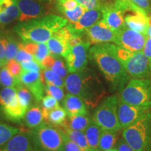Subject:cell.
<instances>
[{
	"instance_id": "1",
	"label": "cell",
	"mask_w": 151,
	"mask_h": 151,
	"mask_svg": "<svg viewBox=\"0 0 151 151\" xmlns=\"http://www.w3.org/2000/svg\"><path fill=\"white\" fill-rule=\"evenodd\" d=\"M89 57L96 62L106 80L115 89H122L129 82L127 73L118 55V46L110 43L94 44Z\"/></svg>"
},
{
	"instance_id": "2",
	"label": "cell",
	"mask_w": 151,
	"mask_h": 151,
	"mask_svg": "<svg viewBox=\"0 0 151 151\" xmlns=\"http://www.w3.org/2000/svg\"><path fill=\"white\" fill-rule=\"evenodd\" d=\"M65 85L69 93L81 98L91 109L97 107L106 94L105 87L97 73L87 67L70 73L65 79Z\"/></svg>"
},
{
	"instance_id": "3",
	"label": "cell",
	"mask_w": 151,
	"mask_h": 151,
	"mask_svg": "<svg viewBox=\"0 0 151 151\" xmlns=\"http://www.w3.org/2000/svg\"><path fill=\"white\" fill-rule=\"evenodd\" d=\"M67 20L55 14H47L41 18L19 22L14 31L24 41L46 43L55 32L66 26Z\"/></svg>"
},
{
	"instance_id": "4",
	"label": "cell",
	"mask_w": 151,
	"mask_h": 151,
	"mask_svg": "<svg viewBox=\"0 0 151 151\" xmlns=\"http://www.w3.org/2000/svg\"><path fill=\"white\" fill-rule=\"evenodd\" d=\"M122 138L134 151H151L150 111L124 129Z\"/></svg>"
},
{
	"instance_id": "5",
	"label": "cell",
	"mask_w": 151,
	"mask_h": 151,
	"mask_svg": "<svg viewBox=\"0 0 151 151\" xmlns=\"http://www.w3.org/2000/svg\"><path fill=\"white\" fill-rule=\"evenodd\" d=\"M32 143L37 151H64V142L60 128L43 122L31 132Z\"/></svg>"
},
{
	"instance_id": "6",
	"label": "cell",
	"mask_w": 151,
	"mask_h": 151,
	"mask_svg": "<svg viewBox=\"0 0 151 151\" xmlns=\"http://www.w3.org/2000/svg\"><path fill=\"white\" fill-rule=\"evenodd\" d=\"M120 99L128 104L151 108V81L132 78L122 89Z\"/></svg>"
},
{
	"instance_id": "7",
	"label": "cell",
	"mask_w": 151,
	"mask_h": 151,
	"mask_svg": "<svg viewBox=\"0 0 151 151\" xmlns=\"http://www.w3.org/2000/svg\"><path fill=\"white\" fill-rule=\"evenodd\" d=\"M118 55L130 77L148 78L151 75V60L142 51L131 52L118 46Z\"/></svg>"
},
{
	"instance_id": "8",
	"label": "cell",
	"mask_w": 151,
	"mask_h": 151,
	"mask_svg": "<svg viewBox=\"0 0 151 151\" xmlns=\"http://www.w3.org/2000/svg\"><path fill=\"white\" fill-rule=\"evenodd\" d=\"M118 101L116 95L110 96L96 109L92 119L101 129L118 132L121 129L118 116Z\"/></svg>"
},
{
	"instance_id": "9",
	"label": "cell",
	"mask_w": 151,
	"mask_h": 151,
	"mask_svg": "<svg viewBox=\"0 0 151 151\" xmlns=\"http://www.w3.org/2000/svg\"><path fill=\"white\" fill-rule=\"evenodd\" d=\"M0 112L6 120L13 122L24 119L25 113L19 104L16 88L4 87L0 91Z\"/></svg>"
},
{
	"instance_id": "10",
	"label": "cell",
	"mask_w": 151,
	"mask_h": 151,
	"mask_svg": "<svg viewBox=\"0 0 151 151\" xmlns=\"http://www.w3.org/2000/svg\"><path fill=\"white\" fill-rule=\"evenodd\" d=\"M148 36L127 27L126 24L115 31L113 43L131 52L142 51Z\"/></svg>"
},
{
	"instance_id": "11",
	"label": "cell",
	"mask_w": 151,
	"mask_h": 151,
	"mask_svg": "<svg viewBox=\"0 0 151 151\" xmlns=\"http://www.w3.org/2000/svg\"><path fill=\"white\" fill-rule=\"evenodd\" d=\"M89 41H83L70 47L65 57L68 71L74 73L83 70L87 67L89 58Z\"/></svg>"
},
{
	"instance_id": "12",
	"label": "cell",
	"mask_w": 151,
	"mask_h": 151,
	"mask_svg": "<svg viewBox=\"0 0 151 151\" xmlns=\"http://www.w3.org/2000/svg\"><path fill=\"white\" fill-rule=\"evenodd\" d=\"M20 15L18 20L23 22L46 16L48 11V1L37 0H15Z\"/></svg>"
},
{
	"instance_id": "13",
	"label": "cell",
	"mask_w": 151,
	"mask_h": 151,
	"mask_svg": "<svg viewBox=\"0 0 151 151\" xmlns=\"http://www.w3.org/2000/svg\"><path fill=\"white\" fill-rule=\"evenodd\" d=\"M150 108L137 106L128 104L119 99L118 105V116L119 123L121 129H125L137 120H139L143 115L150 111Z\"/></svg>"
},
{
	"instance_id": "14",
	"label": "cell",
	"mask_w": 151,
	"mask_h": 151,
	"mask_svg": "<svg viewBox=\"0 0 151 151\" xmlns=\"http://www.w3.org/2000/svg\"><path fill=\"white\" fill-rule=\"evenodd\" d=\"M71 35L67 25L55 32L46 43L50 53L65 58L70 48L69 41Z\"/></svg>"
},
{
	"instance_id": "15",
	"label": "cell",
	"mask_w": 151,
	"mask_h": 151,
	"mask_svg": "<svg viewBox=\"0 0 151 151\" xmlns=\"http://www.w3.org/2000/svg\"><path fill=\"white\" fill-rule=\"evenodd\" d=\"M19 78L22 84L27 88L36 101H41L44 97L45 86L41 78V73L22 69L19 75Z\"/></svg>"
},
{
	"instance_id": "16",
	"label": "cell",
	"mask_w": 151,
	"mask_h": 151,
	"mask_svg": "<svg viewBox=\"0 0 151 151\" xmlns=\"http://www.w3.org/2000/svg\"><path fill=\"white\" fill-rule=\"evenodd\" d=\"M85 33L90 44L113 42L115 39V31L111 29L102 19L88 28Z\"/></svg>"
},
{
	"instance_id": "17",
	"label": "cell",
	"mask_w": 151,
	"mask_h": 151,
	"mask_svg": "<svg viewBox=\"0 0 151 151\" xmlns=\"http://www.w3.org/2000/svg\"><path fill=\"white\" fill-rule=\"evenodd\" d=\"M101 6L99 8L88 9L83 14L80 19L75 23H67V27L71 33L82 35L88 28L101 19Z\"/></svg>"
},
{
	"instance_id": "18",
	"label": "cell",
	"mask_w": 151,
	"mask_h": 151,
	"mask_svg": "<svg viewBox=\"0 0 151 151\" xmlns=\"http://www.w3.org/2000/svg\"><path fill=\"white\" fill-rule=\"evenodd\" d=\"M101 17L105 23L113 31H117L125 24L124 13L114 3L101 6Z\"/></svg>"
},
{
	"instance_id": "19",
	"label": "cell",
	"mask_w": 151,
	"mask_h": 151,
	"mask_svg": "<svg viewBox=\"0 0 151 151\" xmlns=\"http://www.w3.org/2000/svg\"><path fill=\"white\" fill-rule=\"evenodd\" d=\"M32 139L31 134L18 132L2 146L0 151H32Z\"/></svg>"
},
{
	"instance_id": "20",
	"label": "cell",
	"mask_w": 151,
	"mask_h": 151,
	"mask_svg": "<svg viewBox=\"0 0 151 151\" xmlns=\"http://www.w3.org/2000/svg\"><path fill=\"white\" fill-rule=\"evenodd\" d=\"M63 109L69 116L76 115H88V111L87 106L81 98L71 93L65 95L63 99Z\"/></svg>"
},
{
	"instance_id": "21",
	"label": "cell",
	"mask_w": 151,
	"mask_h": 151,
	"mask_svg": "<svg viewBox=\"0 0 151 151\" xmlns=\"http://www.w3.org/2000/svg\"><path fill=\"white\" fill-rule=\"evenodd\" d=\"M124 22L127 27L144 35H147L148 29V16L145 12L137 11L129 14L124 18Z\"/></svg>"
},
{
	"instance_id": "22",
	"label": "cell",
	"mask_w": 151,
	"mask_h": 151,
	"mask_svg": "<svg viewBox=\"0 0 151 151\" xmlns=\"http://www.w3.org/2000/svg\"><path fill=\"white\" fill-rule=\"evenodd\" d=\"M20 12L15 0H0V24H6L18 19Z\"/></svg>"
},
{
	"instance_id": "23",
	"label": "cell",
	"mask_w": 151,
	"mask_h": 151,
	"mask_svg": "<svg viewBox=\"0 0 151 151\" xmlns=\"http://www.w3.org/2000/svg\"><path fill=\"white\" fill-rule=\"evenodd\" d=\"M19 46L24 50L32 55L34 59L41 66L43 60L50 54L46 43L27 42L19 43Z\"/></svg>"
},
{
	"instance_id": "24",
	"label": "cell",
	"mask_w": 151,
	"mask_h": 151,
	"mask_svg": "<svg viewBox=\"0 0 151 151\" xmlns=\"http://www.w3.org/2000/svg\"><path fill=\"white\" fill-rule=\"evenodd\" d=\"M41 67L42 69L46 68V69H51L55 72L58 73L63 78H66L69 72L67 65L60 58V56L53 55L50 53L43 60L41 63Z\"/></svg>"
},
{
	"instance_id": "25",
	"label": "cell",
	"mask_w": 151,
	"mask_h": 151,
	"mask_svg": "<svg viewBox=\"0 0 151 151\" xmlns=\"http://www.w3.org/2000/svg\"><path fill=\"white\" fill-rule=\"evenodd\" d=\"M43 120L42 109L35 104L30 106L24 117V124L32 129L39 127L43 123Z\"/></svg>"
},
{
	"instance_id": "26",
	"label": "cell",
	"mask_w": 151,
	"mask_h": 151,
	"mask_svg": "<svg viewBox=\"0 0 151 151\" xmlns=\"http://www.w3.org/2000/svg\"><path fill=\"white\" fill-rule=\"evenodd\" d=\"M61 126L62 127V129L65 132L68 137L73 141H74L82 149L83 151H96L90 147L84 132L71 129L65 123L61 124Z\"/></svg>"
},
{
	"instance_id": "27",
	"label": "cell",
	"mask_w": 151,
	"mask_h": 151,
	"mask_svg": "<svg viewBox=\"0 0 151 151\" xmlns=\"http://www.w3.org/2000/svg\"><path fill=\"white\" fill-rule=\"evenodd\" d=\"M101 132V129L92 120V119L91 122H90L89 125L87 127L84 131L87 140H88L90 147L96 151H99V142Z\"/></svg>"
},
{
	"instance_id": "28",
	"label": "cell",
	"mask_w": 151,
	"mask_h": 151,
	"mask_svg": "<svg viewBox=\"0 0 151 151\" xmlns=\"http://www.w3.org/2000/svg\"><path fill=\"white\" fill-rule=\"evenodd\" d=\"M117 132H118L101 129L99 142V151H104L114 148L118 141Z\"/></svg>"
},
{
	"instance_id": "29",
	"label": "cell",
	"mask_w": 151,
	"mask_h": 151,
	"mask_svg": "<svg viewBox=\"0 0 151 151\" xmlns=\"http://www.w3.org/2000/svg\"><path fill=\"white\" fill-rule=\"evenodd\" d=\"M92 119H90L88 115H76V116H69L67 122L65 123L71 129L84 132L89 125Z\"/></svg>"
},
{
	"instance_id": "30",
	"label": "cell",
	"mask_w": 151,
	"mask_h": 151,
	"mask_svg": "<svg viewBox=\"0 0 151 151\" xmlns=\"http://www.w3.org/2000/svg\"><path fill=\"white\" fill-rule=\"evenodd\" d=\"M17 95L20 106L24 113H26L27 109L31 106L32 94L27 88H26L23 84H20V86L16 87Z\"/></svg>"
},
{
	"instance_id": "31",
	"label": "cell",
	"mask_w": 151,
	"mask_h": 151,
	"mask_svg": "<svg viewBox=\"0 0 151 151\" xmlns=\"http://www.w3.org/2000/svg\"><path fill=\"white\" fill-rule=\"evenodd\" d=\"M67 116L65 109L58 106L49 111L44 120L54 125H61L65 122Z\"/></svg>"
},
{
	"instance_id": "32",
	"label": "cell",
	"mask_w": 151,
	"mask_h": 151,
	"mask_svg": "<svg viewBox=\"0 0 151 151\" xmlns=\"http://www.w3.org/2000/svg\"><path fill=\"white\" fill-rule=\"evenodd\" d=\"M0 81H1V86L4 87L16 88L22 84L19 76H15L11 74L6 66L0 69Z\"/></svg>"
},
{
	"instance_id": "33",
	"label": "cell",
	"mask_w": 151,
	"mask_h": 151,
	"mask_svg": "<svg viewBox=\"0 0 151 151\" xmlns=\"http://www.w3.org/2000/svg\"><path fill=\"white\" fill-rule=\"evenodd\" d=\"M41 72V78L43 79V81H45L46 83H50L61 88H64L65 86L64 78L54 71L44 68L42 69Z\"/></svg>"
},
{
	"instance_id": "34",
	"label": "cell",
	"mask_w": 151,
	"mask_h": 151,
	"mask_svg": "<svg viewBox=\"0 0 151 151\" xmlns=\"http://www.w3.org/2000/svg\"><path fill=\"white\" fill-rule=\"evenodd\" d=\"M6 35V59L7 62L15 59L19 49V43L12 35L5 33Z\"/></svg>"
},
{
	"instance_id": "35",
	"label": "cell",
	"mask_w": 151,
	"mask_h": 151,
	"mask_svg": "<svg viewBox=\"0 0 151 151\" xmlns=\"http://www.w3.org/2000/svg\"><path fill=\"white\" fill-rule=\"evenodd\" d=\"M18 132H20L19 128L0 122V146Z\"/></svg>"
},
{
	"instance_id": "36",
	"label": "cell",
	"mask_w": 151,
	"mask_h": 151,
	"mask_svg": "<svg viewBox=\"0 0 151 151\" xmlns=\"http://www.w3.org/2000/svg\"><path fill=\"white\" fill-rule=\"evenodd\" d=\"M86 9L83 6L78 4L75 9L69 11H62L60 12L67 19L68 23H75L80 19Z\"/></svg>"
},
{
	"instance_id": "37",
	"label": "cell",
	"mask_w": 151,
	"mask_h": 151,
	"mask_svg": "<svg viewBox=\"0 0 151 151\" xmlns=\"http://www.w3.org/2000/svg\"><path fill=\"white\" fill-rule=\"evenodd\" d=\"M41 106L43 118L45 119L49 111L60 106L59 101L52 96L46 94L41 99Z\"/></svg>"
},
{
	"instance_id": "38",
	"label": "cell",
	"mask_w": 151,
	"mask_h": 151,
	"mask_svg": "<svg viewBox=\"0 0 151 151\" xmlns=\"http://www.w3.org/2000/svg\"><path fill=\"white\" fill-rule=\"evenodd\" d=\"M45 92L48 95H50L55 98L59 102L63 101L64 98L65 97V92H64L62 88L50 83H46Z\"/></svg>"
},
{
	"instance_id": "39",
	"label": "cell",
	"mask_w": 151,
	"mask_h": 151,
	"mask_svg": "<svg viewBox=\"0 0 151 151\" xmlns=\"http://www.w3.org/2000/svg\"><path fill=\"white\" fill-rule=\"evenodd\" d=\"M64 142V151H83L80 147L68 137L63 129H61Z\"/></svg>"
},
{
	"instance_id": "40",
	"label": "cell",
	"mask_w": 151,
	"mask_h": 151,
	"mask_svg": "<svg viewBox=\"0 0 151 151\" xmlns=\"http://www.w3.org/2000/svg\"><path fill=\"white\" fill-rule=\"evenodd\" d=\"M22 70L32 71H38L41 72L42 70V67L39 65L35 60H26L20 62Z\"/></svg>"
},
{
	"instance_id": "41",
	"label": "cell",
	"mask_w": 151,
	"mask_h": 151,
	"mask_svg": "<svg viewBox=\"0 0 151 151\" xmlns=\"http://www.w3.org/2000/svg\"><path fill=\"white\" fill-rule=\"evenodd\" d=\"M8 70L10 71V73L15 76H19L20 72L22 71V67L20 65V62L16 61L15 59L11 60L7 62L6 65Z\"/></svg>"
},
{
	"instance_id": "42",
	"label": "cell",
	"mask_w": 151,
	"mask_h": 151,
	"mask_svg": "<svg viewBox=\"0 0 151 151\" xmlns=\"http://www.w3.org/2000/svg\"><path fill=\"white\" fill-rule=\"evenodd\" d=\"M0 61L5 66L8 62L6 59V35L2 32H0Z\"/></svg>"
},
{
	"instance_id": "43",
	"label": "cell",
	"mask_w": 151,
	"mask_h": 151,
	"mask_svg": "<svg viewBox=\"0 0 151 151\" xmlns=\"http://www.w3.org/2000/svg\"><path fill=\"white\" fill-rule=\"evenodd\" d=\"M75 1L83 6L86 10L99 8L101 6L99 0H75Z\"/></svg>"
},
{
	"instance_id": "44",
	"label": "cell",
	"mask_w": 151,
	"mask_h": 151,
	"mask_svg": "<svg viewBox=\"0 0 151 151\" xmlns=\"http://www.w3.org/2000/svg\"><path fill=\"white\" fill-rule=\"evenodd\" d=\"M15 60L20 63V62L26 61V60L35 59H34V57L32 55L29 53V52L26 51V50H24L23 48H20V47L19 46L18 51L17 52L16 57H15Z\"/></svg>"
},
{
	"instance_id": "45",
	"label": "cell",
	"mask_w": 151,
	"mask_h": 151,
	"mask_svg": "<svg viewBox=\"0 0 151 151\" xmlns=\"http://www.w3.org/2000/svg\"><path fill=\"white\" fill-rule=\"evenodd\" d=\"M127 1L137 5L139 8L143 9L148 15L151 13V6L148 0H127Z\"/></svg>"
},
{
	"instance_id": "46",
	"label": "cell",
	"mask_w": 151,
	"mask_h": 151,
	"mask_svg": "<svg viewBox=\"0 0 151 151\" xmlns=\"http://www.w3.org/2000/svg\"><path fill=\"white\" fill-rule=\"evenodd\" d=\"M117 150L118 151H134L126 143L123 138L119 139L117 143Z\"/></svg>"
},
{
	"instance_id": "47",
	"label": "cell",
	"mask_w": 151,
	"mask_h": 151,
	"mask_svg": "<svg viewBox=\"0 0 151 151\" xmlns=\"http://www.w3.org/2000/svg\"><path fill=\"white\" fill-rule=\"evenodd\" d=\"M142 52L143 54L146 55L148 59L151 60V37H147L146 42H145L144 46L142 50Z\"/></svg>"
},
{
	"instance_id": "48",
	"label": "cell",
	"mask_w": 151,
	"mask_h": 151,
	"mask_svg": "<svg viewBox=\"0 0 151 151\" xmlns=\"http://www.w3.org/2000/svg\"><path fill=\"white\" fill-rule=\"evenodd\" d=\"M147 35H148V37H151V16L150 17H148V29Z\"/></svg>"
},
{
	"instance_id": "49",
	"label": "cell",
	"mask_w": 151,
	"mask_h": 151,
	"mask_svg": "<svg viewBox=\"0 0 151 151\" xmlns=\"http://www.w3.org/2000/svg\"><path fill=\"white\" fill-rule=\"evenodd\" d=\"M104 151H118L117 150V148H112V149H110V150H104Z\"/></svg>"
},
{
	"instance_id": "50",
	"label": "cell",
	"mask_w": 151,
	"mask_h": 151,
	"mask_svg": "<svg viewBox=\"0 0 151 151\" xmlns=\"http://www.w3.org/2000/svg\"><path fill=\"white\" fill-rule=\"evenodd\" d=\"M4 64L2 63V62H1V61H0V69H1V68H2L3 67H4Z\"/></svg>"
},
{
	"instance_id": "51",
	"label": "cell",
	"mask_w": 151,
	"mask_h": 151,
	"mask_svg": "<svg viewBox=\"0 0 151 151\" xmlns=\"http://www.w3.org/2000/svg\"><path fill=\"white\" fill-rule=\"evenodd\" d=\"M37 1H51V0H37Z\"/></svg>"
},
{
	"instance_id": "52",
	"label": "cell",
	"mask_w": 151,
	"mask_h": 151,
	"mask_svg": "<svg viewBox=\"0 0 151 151\" xmlns=\"http://www.w3.org/2000/svg\"><path fill=\"white\" fill-rule=\"evenodd\" d=\"M148 1H149V3H150V4L151 6V0H148Z\"/></svg>"
},
{
	"instance_id": "53",
	"label": "cell",
	"mask_w": 151,
	"mask_h": 151,
	"mask_svg": "<svg viewBox=\"0 0 151 151\" xmlns=\"http://www.w3.org/2000/svg\"><path fill=\"white\" fill-rule=\"evenodd\" d=\"M1 86V81H0V86Z\"/></svg>"
},
{
	"instance_id": "54",
	"label": "cell",
	"mask_w": 151,
	"mask_h": 151,
	"mask_svg": "<svg viewBox=\"0 0 151 151\" xmlns=\"http://www.w3.org/2000/svg\"><path fill=\"white\" fill-rule=\"evenodd\" d=\"M32 151H37V150H32Z\"/></svg>"
}]
</instances>
